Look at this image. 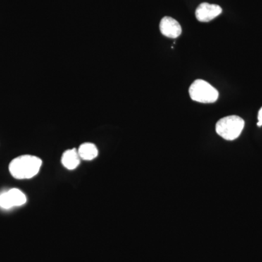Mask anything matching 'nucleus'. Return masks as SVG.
<instances>
[{"label": "nucleus", "mask_w": 262, "mask_h": 262, "mask_svg": "<svg viewBox=\"0 0 262 262\" xmlns=\"http://www.w3.org/2000/svg\"><path fill=\"white\" fill-rule=\"evenodd\" d=\"M81 158L78 151L75 148L68 149L61 157V163L68 170H74L80 165Z\"/></svg>", "instance_id": "0eeeda50"}, {"label": "nucleus", "mask_w": 262, "mask_h": 262, "mask_svg": "<svg viewBox=\"0 0 262 262\" xmlns=\"http://www.w3.org/2000/svg\"><path fill=\"white\" fill-rule=\"evenodd\" d=\"M27 201L25 194L16 188H13L0 194V208L3 209H10L13 207L23 206Z\"/></svg>", "instance_id": "20e7f679"}, {"label": "nucleus", "mask_w": 262, "mask_h": 262, "mask_svg": "<svg viewBox=\"0 0 262 262\" xmlns=\"http://www.w3.org/2000/svg\"><path fill=\"white\" fill-rule=\"evenodd\" d=\"M77 151L81 160H87V161L94 160L95 158H97L98 155V148L94 144L91 142H85L81 144Z\"/></svg>", "instance_id": "6e6552de"}, {"label": "nucleus", "mask_w": 262, "mask_h": 262, "mask_svg": "<svg viewBox=\"0 0 262 262\" xmlns=\"http://www.w3.org/2000/svg\"><path fill=\"white\" fill-rule=\"evenodd\" d=\"M244 126V119L237 115H230L223 117L217 122L215 131L225 140L233 141L241 136Z\"/></svg>", "instance_id": "f03ea898"}, {"label": "nucleus", "mask_w": 262, "mask_h": 262, "mask_svg": "<svg viewBox=\"0 0 262 262\" xmlns=\"http://www.w3.org/2000/svg\"><path fill=\"white\" fill-rule=\"evenodd\" d=\"M222 13V8L220 5L201 3L196 9V18L201 22H209L218 17Z\"/></svg>", "instance_id": "39448f33"}, {"label": "nucleus", "mask_w": 262, "mask_h": 262, "mask_svg": "<svg viewBox=\"0 0 262 262\" xmlns=\"http://www.w3.org/2000/svg\"><path fill=\"white\" fill-rule=\"evenodd\" d=\"M42 165V160L37 156L21 155L10 162L9 171L16 179H32L39 173Z\"/></svg>", "instance_id": "f257e3e1"}, {"label": "nucleus", "mask_w": 262, "mask_h": 262, "mask_svg": "<svg viewBox=\"0 0 262 262\" xmlns=\"http://www.w3.org/2000/svg\"><path fill=\"white\" fill-rule=\"evenodd\" d=\"M160 30L165 37L176 39L182 34L180 24L171 17L165 16L160 23Z\"/></svg>", "instance_id": "423d86ee"}, {"label": "nucleus", "mask_w": 262, "mask_h": 262, "mask_svg": "<svg viewBox=\"0 0 262 262\" xmlns=\"http://www.w3.org/2000/svg\"><path fill=\"white\" fill-rule=\"evenodd\" d=\"M258 126H262V107L260 108L258 114Z\"/></svg>", "instance_id": "1a4fd4ad"}, {"label": "nucleus", "mask_w": 262, "mask_h": 262, "mask_svg": "<svg viewBox=\"0 0 262 262\" xmlns=\"http://www.w3.org/2000/svg\"><path fill=\"white\" fill-rule=\"evenodd\" d=\"M189 93L191 99L199 103H214L219 98L218 91L203 80L194 81L189 88Z\"/></svg>", "instance_id": "7ed1b4c3"}]
</instances>
